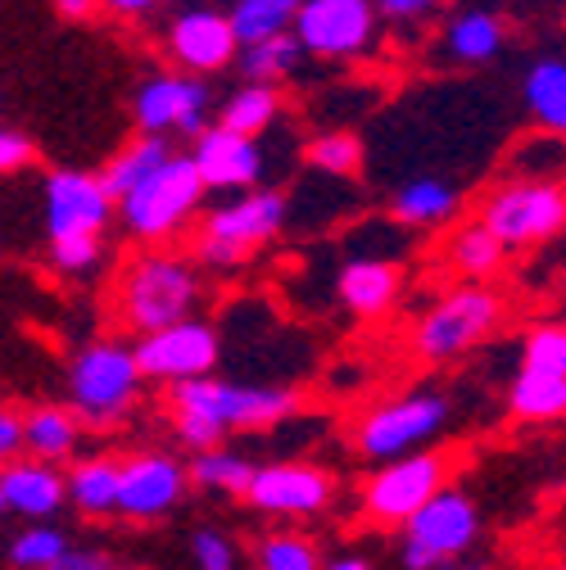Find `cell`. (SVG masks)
Here are the masks:
<instances>
[{"instance_id": "cell-1", "label": "cell", "mask_w": 566, "mask_h": 570, "mask_svg": "<svg viewBox=\"0 0 566 570\" xmlns=\"http://www.w3.org/2000/svg\"><path fill=\"white\" fill-rule=\"evenodd\" d=\"M300 394L286 385H241L223 376H204L173 385V431L186 449L208 453L223 449L227 435L272 431L276 421L295 416Z\"/></svg>"}, {"instance_id": "cell-2", "label": "cell", "mask_w": 566, "mask_h": 570, "mask_svg": "<svg viewBox=\"0 0 566 570\" xmlns=\"http://www.w3.org/2000/svg\"><path fill=\"white\" fill-rule=\"evenodd\" d=\"M199 295H204V285H199V272L191 258L150 249V254L131 258L118 276V317L136 335H150V331L195 317Z\"/></svg>"}, {"instance_id": "cell-3", "label": "cell", "mask_w": 566, "mask_h": 570, "mask_svg": "<svg viewBox=\"0 0 566 570\" xmlns=\"http://www.w3.org/2000/svg\"><path fill=\"white\" fill-rule=\"evenodd\" d=\"M204 181L195 177L191 159L186 155H168L146 181L131 186L118 204H114V218L146 245H164L173 236H182L191 227V218L204 204Z\"/></svg>"}, {"instance_id": "cell-4", "label": "cell", "mask_w": 566, "mask_h": 570, "mask_svg": "<svg viewBox=\"0 0 566 570\" xmlns=\"http://www.w3.org/2000/svg\"><path fill=\"white\" fill-rule=\"evenodd\" d=\"M136 399H140V372L131 358V344L96 340L74 353V363H68V403L74 407L68 412L82 425L109 431L136 407Z\"/></svg>"}, {"instance_id": "cell-5", "label": "cell", "mask_w": 566, "mask_h": 570, "mask_svg": "<svg viewBox=\"0 0 566 570\" xmlns=\"http://www.w3.org/2000/svg\"><path fill=\"white\" fill-rule=\"evenodd\" d=\"M480 543V508L476 498L445 484L431 503H421L399 525V561L403 570H453Z\"/></svg>"}, {"instance_id": "cell-6", "label": "cell", "mask_w": 566, "mask_h": 570, "mask_svg": "<svg viewBox=\"0 0 566 570\" xmlns=\"http://www.w3.org/2000/svg\"><path fill=\"white\" fill-rule=\"evenodd\" d=\"M286 223H291V204L281 190H258V186L241 190L204 218L195 258L204 267H241L258 245L286 232Z\"/></svg>"}, {"instance_id": "cell-7", "label": "cell", "mask_w": 566, "mask_h": 570, "mask_svg": "<svg viewBox=\"0 0 566 570\" xmlns=\"http://www.w3.org/2000/svg\"><path fill=\"white\" fill-rule=\"evenodd\" d=\"M449 425V394L440 390H412L394 394L377 407H368L353 425V449L368 462H394L408 453H421Z\"/></svg>"}, {"instance_id": "cell-8", "label": "cell", "mask_w": 566, "mask_h": 570, "mask_svg": "<svg viewBox=\"0 0 566 570\" xmlns=\"http://www.w3.org/2000/svg\"><path fill=\"white\" fill-rule=\"evenodd\" d=\"M504 322V299L489 291V285H458L440 304H431L421 313V322L412 326V348L421 363H453L467 358L471 348H480Z\"/></svg>"}, {"instance_id": "cell-9", "label": "cell", "mask_w": 566, "mask_h": 570, "mask_svg": "<svg viewBox=\"0 0 566 570\" xmlns=\"http://www.w3.org/2000/svg\"><path fill=\"white\" fill-rule=\"evenodd\" d=\"M504 249H530L566 227V190L562 181H517L508 177L504 186H494L480 204L476 218Z\"/></svg>"}, {"instance_id": "cell-10", "label": "cell", "mask_w": 566, "mask_h": 570, "mask_svg": "<svg viewBox=\"0 0 566 570\" xmlns=\"http://www.w3.org/2000/svg\"><path fill=\"white\" fill-rule=\"evenodd\" d=\"M508 412L530 425L557 421L566 412V326L562 322H539L521 340Z\"/></svg>"}, {"instance_id": "cell-11", "label": "cell", "mask_w": 566, "mask_h": 570, "mask_svg": "<svg viewBox=\"0 0 566 570\" xmlns=\"http://www.w3.org/2000/svg\"><path fill=\"white\" fill-rule=\"evenodd\" d=\"M449 484V458L445 453H408V458H394V462H381L363 489H359V508L368 521L377 525H403L421 503H431V498Z\"/></svg>"}, {"instance_id": "cell-12", "label": "cell", "mask_w": 566, "mask_h": 570, "mask_svg": "<svg viewBox=\"0 0 566 570\" xmlns=\"http://www.w3.org/2000/svg\"><path fill=\"white\" fill-rule=\"evenodd\" d=\"M131 358L140 381H159V385H186V381H204L214 376L218 358H223V335L218 326H208L199 317H186L177 326L150 331L131 344Z\"/></svg>"}, {"instance_id": "cell-13", "label": "cell", "mask_w": 566, "mask_h": 570, "mask_svg": "<svg viewBox=\"0 0 566 570\" xmlns=\"http://www.w3.org/2000/svg\"><path fill=\"white\" fill-rule=\"evenodd\" d=\"M377 28L372 0H300L291 37L313 59H359L377 46Z\"/></svg>"}, {"instance_id": "cell-14", "label": "cell", "mask_w": 566, "mask_h": 570, "mask_svg": "<svg viewBox=\"0 0 566 570\" xmlns=\"http://www.w3.org/2000/svg\"><path fill=\"white\" fill-rule=\"evenodd\" d=\"M241 498L263 517L304 521V517H318L331 508L335 475L318 462H267V466H254Z\"/></svg>"}, {"instance_id": "cell-15", "label": "cell", "mask_w": 566, "mask_h": 570, "mask_svg": "<svg viewBox=\"0 0 566 570\" xmlns=\"http://www.w3.org/2000/svg\"><path fill=\"white\" fill-rule=\"evenodd\" d=\"M208 109H214V91L199 78L186 73H155L136 87L131 100V118H136V136H199L208 127Z\"/></svg>"}, {"instance_id": "cell-16", "label": "cell", "mask_w": 566, "mask_h": 570, "mask_svg": "<svg viewBox=\"0 0 566 570\" xmlns=\"http://www.w3.org/2000/svg\"><path fill=\"white\" fill-rule=\"evenodd\" d=\"M191 480L186 466L168 453H136L118 462V508L114 517L127 521H164L182 508Z\"/></svg>"}, {"instance_id": "cell-17", "label": "cell", "mask_w": 566, "mask_h": 570, "mask_svg": "<svg viewBox=\"0 0 566 570\" xmlns=\"http://www.w3.org/2000/svg\"><path fill=\"white\" fill-rule=\"evenodd\" d=\"M46 236L64 240V236H105L114 223V199L100 190L96 173H74L59 168L46 177Z\"/></svg>"}, {"instance_id": "cell-18", "label": "cell", "mask_w": 566, "mask_h": 570, "mask_svg": "<svg viewBox=\"0 0 566 570\" xmlns=\"http://www.w3.org/2000/svg\"><path fill=\"white\" fill-rule=\"evenodd\" d=\"M164 46H168V55H173V63L182 68V73H186V78H199V82L214 78V73H223V68H232L236 55H241L227 14H223V10H208V6L182 10V14L168 23Z\"/></svg>"}, {"instance_id": "cell-19", "label": "cell", "mask_w": 566, "mask_h": 570, "mask_svg": "<svg viewBox=\"0 0 566 570\" xmlns=\"http://www.w3.org/2000/svg\"><path fill=\"white\" fill-rule=\"evenodd\" d=\"M191 168L195 177L204 181V190H254L263 181V146L250 136H236L218 122H208L199 136H195V146H191Z\"/></svg>"}, {"instance_id": "cell-20", "label": "cell", "mask_w": 566, "mask_h": 570, "mask_svg": "<svg viewBox=\"0 0 566 570\" xmlns=\"http://www.w3.org/2000/svg\"><path fill=\"white\" fill-rule=\"evenodd\" d=\"M0 508L23 517L28 525L55 521L64 512V471L32 458L6 462L0 466Z\"/></svg>"}, {"instance_id": "cell-21", "label": "cell", "mask_w": 566, "mask_h": 570, "mask_svg": "<svg viewBox=\"0 0 566 570\" xmlns=\"http://www.w3.org/2000/svg\"><path fill=\"white\" fill-rule=\"evenodd\" d=\"M403 291V272L399 263H381V258H349L340 267L335 281V295L353 317H381L394 308Z\"/></svg>"}, {"instance_id": "cell-22", "label": "cell", "mask_w": 566, "mask_h": 570, "mask_svg": "<svg viewBox=\"0 0 566 570\" xmlns=\"http://www.w3.org/2000/svg\"><path fill=\"white\" fill-rule=\"evenodd\" d=\"M462 195L453 181L445 177H412L394 190L390 199V213H394V223L399 227H417V232H427V227H445L453 213H458Z\"/></svg>"}, {"instance_id": "cell-23", "label": "cell", "mask_w": 566, "mask_h": 570, "mask_svg": "<svg viewBox=\"0 0 566 570\" xmlns=\"http://www.w3.org/2000/svg\"><path fill=\"white\" fill-rule=\"evenodd\" d=\"M78 444H82V421L68 407H32L23 416V458L64 466L74 462Z\"/></svg>"}, {"instance_id": "cell-24", "label": "cell", "mask_w": 566, "mask_h": 570, "mask_svg": "<svg viewBox=\"0 0 566 570\" xmlns=\"http://www.w3.org/2000/svg\"><path fill=\"white\" fill-rule=\"evenodd\" d=\"M64 503L82 517H114L118 508V462L114 458H74L64 471Z\"/></svg>"}, {"instance_id": "cell-25", "label": "cell", "mask_w": 566, "mask_h": 570, "mask_svg": "<svg viewBox=\"0 0 566 570\" xmlns=\"http://www.w3.org/2000/svg\"><path fill=\"white\" fill-rule=\"evenodd\" d=\"M173 155V140H164V136H131L127 140V146L96 173V181H100V190L118 204L131 186H140V181H146L164 159Z\"/></svg>"}, {"instance_id": "cell-26", "label": "cell", "mask_w": 566, "mask_h": 570, "mask_svg": "<svg viewBox=\"0 0 566 570\" xmlns=\"http://www.w3.org/2000/svg\"><path fill=\"white\" fill-rule=\"evenodd\" d=\"M504 50V19L494 10H462L449 19L445 28V55L476 68V63H489L494 55Z\"/></svg>"}, {"instance_id": "cell-27", "label": "cell", "mask_w": 566, "mask_h": 570, "mask_svg": "<svg viewBox=\"0 0 566 570\" xmlns=\"http://www.w3.org/2000/svg\"><path fill=\"white\" fill-rule=\"evenodd\" d=\"M526 109L539 122V131L562 136L566 131V63L557 55H544L526 73Z\"/></svg>"}, {"instance_id": "cell-28", "label": "cell", "mask_w": 566, "mask_h": 570, "mask_svg": "<svg viewBox=\"0 0 566 570\" xmlns=\"http://www.w3.org/2000/svg\"><path fill=\"white\" fill-rule=\"evenodd\" d=\"M300 0H232L227 23L236 32V46H254L267 37H286L295 28Z\"/></svg>"}, {"instance_id": "cell-29", "label": "cell", "mask_w": 566, "mask_h": 570, "mask_svg": "<svg viewBox=\"0 0 566 570\" xmlns=\"http://www.w3.org/2000/svg\"><path fill=\"white\" fill-rule=\"evenodd\" d=\"M276 118H281V91L276 87H254V82L232 91L227 105L218 109V127H227L236 136H250V140H258L267 127H276Z\"/></svg>"}, {"instance_id": "cell-30", "label": "cell", "mask_w": 566, "mask_h": 570, "mask_svg": "<svg viewBox=\"0 0 566 570\" xmlns=\"http://www.w3.org/2000/svg\"><path fill=\"white\" fill-rule=\"evenodd\" d=\"M236 63H241V73H245L254 87H276V82L295 78V68L304 63V50H300V41L286 32V37H267V41L241 46Z\"/></svg>"}, {"instance_id": "cell-31", "label": "cell", "mask_w": 566, "mask_h": 570, "mask_svg": "<svg viewBox=\"0 0 566 570\" xmlns=\"http://www.w3.org/2000/svg\"><path fill=\"white\" fill-rule=\"evenodd\" d=\"M504 258H508V249L494 240L480 223H467V227H458L453 232V240H449V267L458 272V276H467L471 285H480L485 276H494L504 267Z\"/></svg>"}, {"instance_id": "cell-32", "label": "cell", "mask_w": 566, "mask_h": 570, "mask_svg": "<svg viewBox=\"0 0 566 570\" xmlns=\"http://www.w3.org/2000/svg\"><path fill=\"white\" fill-rule=\"evenodd\" d=\"M250 475H254V462L245 453L227 449V444L223 449H208V453H195V462L186 466V480L191 484H199L204 493H232V498L245 493Z\"/></svg>"}, {"instance_id": "cell-33", "label": "cell", "mask_w": 566, "mask_h": 570, "mask_svg": "<svg viewBox=\"0 0 566 570\" xmlns=\"http://www.w3.org/2000/svg\"><path fill=\"white\" fill-rule=\"evenodd\" d=\"M68 548L74 543H68V534L55 521H37L10 539V566L14 570H50Z\"/></svg>"}, {"instance_id": "cell-34", "label": "cell", "mask_w": 566, "mask_h": 570, "mask_svg": "<svg viewBox=\"0 0 566 570\" xmlns=\"http://www.w3.org/2000/svg\"><path fill=\"white\" fill-rule=\"evenodd\" d=\"M258 570H322V552L300 530H272L258 539Z\"/></svg>"}, {"instance_id": "cell-35", "label": "cell", "mask_w": 566, "mask_h": 570, "mask_svg": "<svg viewBox=\"0 0 566 570\" xmlns=\"http://www.w3.org/2000/svg\"><path fill=\"white\" fill-rule=\"evenodd\" d=\"M304 159L326 177H353L363 168V140L353 131H322L304 146Z\"/></svg>"}, {"instance_id": "cell-36", "label": "cell", "mask_w": 566, "mask_h": 570, "mask_svg": "<svg viewBox=\"0 0 566 570\" xmlns=\"http://www.w3.org/2000/svg\"><path fill=\"white\" fill-rule=\"evenodd\" d=\"M105 258V245L100 236H64V240H50V267L59 276H91Z\"/></svg>"}, {"instance_id": "cell-37", "label": "cell", "mask_w": 566, "mask_h": 570, "mask_svg": "<svg viewBox=\"0 0 566 570\" xmlns=\"http://www.w3.org/2000/svg\"><path fill=\"white\" fill-rule=\"evenodd\" d=\"M191 561H195V570H236L241 566V548H236V539L227 534V530H195L191 534Z\"/></svg>"}, {"instance_id": "cell-38", "label": "cell", "mask_w": 566, "mask_h": 570, "mask_svg": "<svg viewBox=\"0 0 566 570\" xmlns=\"http://www.w3.org/2000/svg\"><path fill=\"white\" fill-rule=\"evenodd\" d=\"M377 6V19H390V23H421L440 14L445 0H372Z\"/></svg>"}, {"instance_id": "cell-39", "label": "cell", "mask_w": 566, "mask_h": 570, "mask_svg": "<svg viewBox=\"0 0 566 570\" xmlns=\"http://www.w3.org/2000/svg\"><path fill=\"white\" fill-rule=\"evenodd\" d=\"M32 159H37V146H32V140H28L23 131H14V127H0V177L28 168Z\"/></svg>"}, {"instance_id": "cell-40", "label": "cell", "mask_w": 566, "mask_h": 570, "mask_svg": "<svg viewBox=\"0 0 566 570\" xmlns=\"http://www.w3.org/2000/svg\"><path fill=\"white\" fill-rule=\"evenodd\" d=\"M23 458V416L0 403V466Z\"/></svg>"}, {"instance_id": "cell-41", "label": "cell", "mask_w": 566, "mask_h": 570, "mask_svg": "<svg viewBox=\"0 0 566 570\" xmlns=\"http://www.w3.org/2000/svg\"><path fill=\"white\" fill-rule=\"evenodd\" d=\"M50 570H114V561L96 548H68Z\"/></svg>"}, {"instance_id": "cell-42", "label": "cell", "mask_w": 566, "mask_h": 570, "mask_svg": "<svg viewBox=\"0 0 566 570\" xmlns=\"http://www.w3.org/2000/svg\"><path fill=\"white\" fill-rule=\"evenodd\" d=\"M164 6V0H100V10H109V14H118V19H146V14H155Z\"/></svg>"}, {"instance_id": "cell-43", "label": "cell", "mask_w": 566, "mask_h": 570, "mask_svg": "<svg viewBox=\"0 0 566 570\" xmlns=\"http://www.w3.org/2000/svg\"><path fill=\"white\" fill-rule=\"evenodd\" d=\"M55 10H59L64 19H91V14L100 10V0H55Z\"/></svg>"}, {"instance_id": "cell-44", "label": "cell", "mask_w": 566, "mask_h": 570, "mask_svg": "<svg viewBox=\"0 0 566 570\" xmlns=\"http://www.w3.org/2000/svg\"><path fill=\"white\" fill-rule=\"evenodd\" d=\"M322 570H372V561H368V557H359V552H340V557L322 561Z\"/></svg>"}, {"instance_id": "cell-45", "label": "cell", "mask_w": 566, "mask_h": 570, "mask_svg": "<svg viewBox=\"0 0 566 570\" xmlns=\"http://www.w3.org/2000/svg\"><path fill=\"white\" fill-rule=\"evenodd\" d=\"M0 517H6V508H0Z\"/></svg>"}]
</instances>
